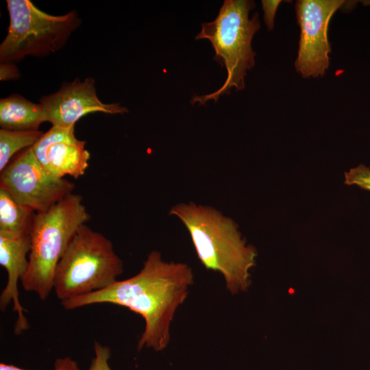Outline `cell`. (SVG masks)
Listing matches in <instances>:
<instances>
[{"instance_id": "obj_1", "label": "cell", "mask_w": 370, "mask_h": 370, "mask_svg": "<svg viewBox=\"0 0 370 370\" xmlns=\"http://www.w3.org/2000/svg\"><path fill=\"white\" fill-rule=\"evenodd\" d=\"M193 278L188 264L165 261L160 252L154 250L134 276L118 280L102 291L61 304L66 310L97 304L127 308L145 321V328L137 343L138 351L146 347L158 352L169 343L171 323L177 309L187 297Z\"/></svg>"}, {"instance_id": "obj_2", "label": "cell", "mask_w": 370, "mask_h": 370, "mask_svg": "<svg viewBox=\"0 0 370 370\" xmlns=\"http://www.w3.org/2000/svg\"><path fill=\"white\" fill-rule=\"evenodd\" d=\"M169 214L187 229L201 264L220 273L232 294L247 289L257 252L247 245L234 220L213 207L193 201L172 206Z\"/></svg>"}, {"instance_id": "obj_3", "label": "cell", "mask_w": 370, "mask_h": 370, "mask_svg": "<svg viewBox=\"0 0 370 370\" xmlns=\"http://www.w3.org/2000/svg\"><path fill=\"white\" fill-rule=\"evenodd\" d=\"M90 215L82 197L71 193L49 210L36 212L29 236V267L21 280L23 289L46 299L53 287L56 267L78 229Z\"/></svg>"}, {"instance_id": "obj_4", "label": "cell", "mask_w": 370, "mask_h": 370, "mask_svg": "<svg viewBox=\"0 0 370 370\" xmlns=\"http://www.w3.org/2000/svg\"><path fill=\"white\" fill-rule=\"evenodd\" d=\"M255 8L254 1L225 0L217 18L212 22L201 24V30L195 40L208 39L214 51V59L225 66L227 78L216 91L203 96H194L191 103L204 104L220 96L230 93L232 88L243 90L247 71L255 64L256 53L251 47L254 35L260 27L258 13L249 17Z\"/></svg>"}, {"instance_id": "obj_5", "label": "cell", "mask_w": 370, "mask_h": 370, "mask_svg": "<svg viewBox=\"0 0 370 370\" xmlns=\"http://www.w3.org/2000/svg\"><path fill=\"white\" fill-rule=\"evenodd\" d=\"M123 271L112 241L84 224L56 267L53 290L62 302L108 288Z\"/></svg>"}, {"instance_id": "obj_6", "label": "cell", "mask_w": 370, "mask_h": 370, "mask_svg": "<svg viewBox=\"0 0 370 370\" xmlns=\"http://www.w3.org/2000/svg\"><path fill=\"white\" fill-rule=\"evenodd\" d=\"M10 24L0 45L1 62L19 61L28 56L55 53L66 43L80 25L74 10L63 15L46 13L29 0H8Z\"/></svg>"}, {"instance_id": "obj_7", "label": "cell", "mask_w": 370, "mask_h": 370, "mask_svg": "<svg viewBox=\"0 0 370 370\" xmlns=\"http://www.w3.org/2000/svg\"><path fill=\"white\" fill-rule=\"evenodd\" d=\"M0 173V187L35 212L47 211L75 188L73 182L49 173L36 159L32 147L17 153Z\"/></svg>"}, {"instance_id": "obj_8", "label": "cell", "mask_w": 370, "mask_h": 370, "mask_svg": "<svg viewBox=\"0 0 370 370\" xmlns=\"http://www.w3.org/2000/svg\"><path fill=\"white\" fill-rule=\"evenodd\" d=\"M345 4L342 0H299L295 3L300 39L296 71L304 77L323 76L329 67L331 52L328 31L335 12Z\"/></svg>"}, {"instance_id": "obj_9", "label": "cell", "mask_w": 370, "mask_h": 370, "mask_svg": "<svg viewBox=\"0 0 370 370\" xmlns=\"http://www.w3.org/2000/svg\"><path fill=\"white\" fill-rule=\"evenodd\" d=\"M39 103L47 121L61 127L75 126L80 118L89 113L116 114L128 112L119 103H103L97 97L95 81L90 77L63 84L56 92L42 96Z\"/></svg>"}, {"instance_id": "obj_10", "label": "cell", "mask_w": 370, "mask_h": 370, "mask_svg": "<svg viewBox=\"0 0 370 370\" xmlns=\"http://www.w3.org/2000/svg\"><path fill=\"white\" fill-rule=\"evenodd\" d=\"M86 141L75 134V126H52L32 147L40 164L59 178L70 175L75 179L84 175L90 158Z\"/></svg>"}, {"instance_id": "obj_11", "label": "cell", "mask_w": 370, "mask_h": 370, "mask_svg": "<svg viewBox=\"0 0 370 370\" xmlns=\"http://www.w3.org/2000/svg\"><path fill=\"white\" fill-rule=\"evenodd\" d=\"M30 249L29 234L0 232V264L8 275L6 284L0 295V309L4 311L8 305L13 304V310L17 314L15 334H21L29 327L25 314L26 310L19 299L18 284L28 269Z\"/></svg>"}, {"instance_id": "obj_12", "label": "cell", "mask_w": 370, "mask_h": 370, "mask_svg": "<svg viewBox=\"0 0 370 370\" xmlns=\"http://www.w3.org/2000/svg\"><path fill=\"white\" fill-rule=\"evenodd\" d=\"M47 121L40 103H34L21 95L14 94L0 100V126L17 131H37Z\"/></svg>"}, {"instance_id": "obj_13", "label": "cell", "mask_w": 370, "mask_h": 370, "mask_svg": "<svg viewBox=\"0 0 370 370\" xmlns=\"http://www.w3.org/2000/svg\"><path fill=\"white\" fill-rule=\"evenodd\" d=\"M35 213L0 187V232L29 234Z\"/></svg>"}, {"instance_id": "obj_14", "label": "cell", "mask_w": 370, "mask_h": 370, "mask_svg": "<svg viewBox=\"0 0 370 370\" xmlns=\"http://www.w3.org/2000/svg\"><path fill=\"white\" fill-rule=\"evenodd\" d=\"M43 132L0 130V172L2 171L18 151L33 147Z\"/></svg>"}, {"instance_id": "obj_15", "label": "cell", "mask_w": 370, "mask_h": 370, "mask_svg": "<svg viewBox=\"0 0 370 370\" xmlns=\"http://www.w3.org/2000/svg\"><path fill=\"white\" fill-rule=\"evenodd\" d=\"M345 184L356 185L363 190L370 191V167L360 164L345 173Z\"/></svg>"}, {"instance_id": "obj_16", "label": "cell", "mask_w": 370, "mask_h": 370, "mask_svg": "<svg viewBox=\"0 0 370 370\" xmlns=\"http://www.w3.org/2000/svg\"><path fill=\"white\" fill-rule=\"evenodd\" d=\"M94 357L87 370H112L109 365L111 351L109 347L94 341Z\"/></svg>"}, {"instance_id": "obj_17", "label": "cell", "mask_w": 370, "mask_h": 370, "mask_svg": "<svg viewBox=\"0 0 370 370\" xmlns=\"http://www.w3.org/2000/svg\"><path fill=\"white\" fill-rule=\"evenodd\" d=\"M0 370H27L21 369L14 365L5 363L0 364ZM51 370H82L77 362L71 358L66 356L58 358L56 360L54 367Z\"/></svg>"}, {"instance_id": "obj_18", "label": "cell", "mask_w": 370, "mask_h": 370, "mask_svg": "<svg viewBox=\"0 0 370 370\" xmlns=\"http://www.w3.org/2000/svg\"><path fill=\"white\" fill-rule=\"evenodd\" d=\"M280 2L281 1H262V6L264 13V22L269 30L273 28L275 12Z\"/></svg>"}, {"instance_id": "obj_19", "label": "cell", "mask_w": 370, "mask_h": 370, "mask_svg": "<svg viewBox=\"0 0 370 370\" xmlns=\"http://www.w3.org/2000/svg\"><path fill=\"white\" fill-rule=\"evenodd\" d=\"M19 76V71L13 62H1L0 79L1 81L16 79Z\"/></svg>"}]
</instances>
